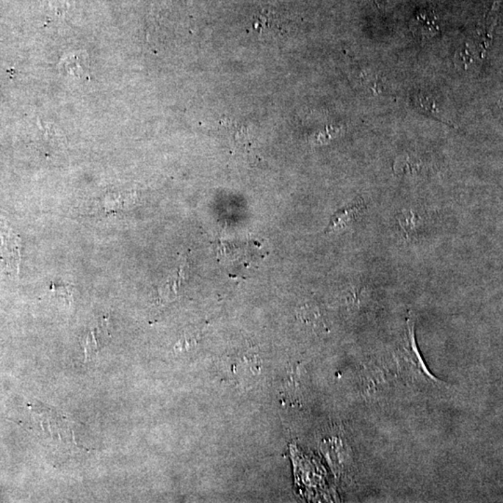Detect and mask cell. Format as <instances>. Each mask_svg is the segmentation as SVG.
Listing matches in <instances>:
<instances>
[{"label":"cell","instance_id":"1","mask_svg":"<svg viewBox=\"0 0 503 503\" xmlns=\"http://www.w3.org/2000/svg\"><path fill=\"white\" fill-rule=\"evenodd\" d=\"M366 209V206L363 199H356L349 206L339 210L332 217L330 223L326 228V232H339L349 228L364 214Z\"/></svg>","mask_w":503,"mask_h":503},{"label":"cell","instance_id":"2","mask_svg":"<svg viewBox=\"0 0 503 503\" xmlns=\"http://www.w3.org/2000/svg\"><path fill=\"white\" fill-rule=\"evenodd\" d=\"M410 29L416 37L421 38L435 37L440 31L435 13L428 10H421L417 13L412 21Z\"/></svg>","mask_w":503,"mask_h":503},{"label":"cell","instance_id":"3","mask_svg":"<svg viewBox=\"0 0 503 503\" xmlns=\"http://www.w3.org/2000/svg\"><path fill=\"white\" fill-rule=\"evenodd\" d=\"M394 169L399 176H415L424 172L426 165L416 155L405 154L401 155L395 160Z\"/></svg>","mask_w":503,"mask_h":503},{"label":"cell","instance_id":"4","mask_svg":"<svg viewBox=\"0 0 503 503\" xmlns=\"http://www.w3.org/2000/svg\"><path fill=\"white\" fill-rule=\"evenodd\" d=\"M398 221L401 228L403 229L406 237L411 236L412 234L416 233L417 229L419 228L422 222L421 217L417 212L413 211H405L398 217Z\"/></svg>","mask_w":503,"mask_h":503},{"label":"cell","instance_id":"5","mask_svg":"<svg viewBox=\"0 0 503 503\" xmlns=\"http://www.w3.org/2000/svg\"><path fill=\"white\" fill-rule=\"evenodd\" d=\"M339 131H341V130L336 128H327L326 131L320 132L316 138H315V141L320 144L327 142V141L332 139L334 135L338 134Z\"/></svg>","mask_w":503,"mask_h":503},{"label":"cell","instance_id":"6","mask_svg":"<svg viewBox=\"0 0 503 503\" xmlns=\"http://www.w3.org/2000/svg\"><path fill=\"white\" fill-rule=\"evenodd\" d=\"M374 1L376 2V3H380V1H381V0H374Z\"/></svg>","mask_w":503,"mask_h":503}]
</instances>
